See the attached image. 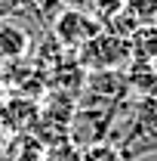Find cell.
Segmentation results:
<instances>
[{
    "instance_id": "cell-1",
    "label": "cell",
    "mask_w": 157,
    "mask_h": 161,
    "mask_svg": "<svg viewBox=\"0 0 157 161\" xmlns=\"http://www.w3.org/2000/svg\"><path fill=\"white\" fill-rule=\"evenodd\" d=\"M77 62L83 71H126L129 68V40L117 37L111 31H102L77 50Z\"/></svg>"
},
{
    "instance_id": "cell-2",
    "label": "cell",
    "mask_w": 157,
    "mask_h": 161,
    "mask_svg": "<svg viewBox=\"0 0 157 161\" xmlns=\"http://www.w3.org/2000/svg\"><path fill=\"white\" fill-rule=\"evenodd\" d=\"M49 31H53V37L59 40V47L65 53L68 50L77 53L80 47H86L96 34L105 31V25L80 6H62V13L49 22Z\"/></svg>"
},
{
    "instance_id": "cell-3",
    "label": "cell",
    "mask_w": 157,
    "mask_h": 161,
    "mask_svg": "<svg viewBox=\"0 0 157 161\" xmlns=\"http://www.w3.org/2000/svg\"><path fill=\"white\" fill-rule=\"evenodd\" d=\"M0 121L6 124V130L13 136H22V133H34L37 130V121H40V108L31 96H6L0 99Z\"/></svg>"
},
{
    "instance_id": "cell-4",
    "label": "cell",
    "mask_w": 157,
    "mask_h": 161,
    "mask_svg": "<svg viewBox=\"0 0 157 161\" xmlns=\"http://www.w3.org/2000/svg\"><path fill=\"white\" fill-rule=\"evenodd\" d=\"M31 47H34V34L19 19H0V65L22 62Z\"/></svg>"
},
{
    "instance_id": "cell-5",
    "label": "cell",
    "mask_w": 157,
    "mask_h": 161,
    "mask_svg": "<svg viewBox=\"0 0 157 161\" xmlns=\"http://www.w3.org/2000/svg\"><path fill=\"white\" fill-rule=\"evenodd\" d=\"M129 56L133 62H145L151 65V59L157 56V25H139L129 37Z\"/></svg>"
},
{
    "instance_id": "cell-6",
    "label": "cell",
    "mask_w": 157,
    "mask_h": 161,
    "mask_svg": "<svg viewBox=\"0 0 157 161\" xmlns=\"http://www.w3.org/2000/svg\"><path fill=\"white\" fill-rule=\"evenodd\" d=\"M123 6H126V0H86V6H83V9H86L89 16H96L102 25H108V22L114 19Z\"/></svg>"
},
{
    "instance_id": "cell-7",
    "label": "cell",
    "mask_w": 157,
    "mask_h": 161,
    "mask_svg": "<svg viewBox=\"0 0 157 161\" xmlns=\"http://www.w3.org/2000/svg\"><path fill=\"white\" fill-rule=\"evenodd\" d=\"M139 25H142V22H139L136 16H133V13H129L126 6H123V9H120L117 16H114V19H111L108 25H105V31H111V34H117V37L129 40V37H133V31H136Z\"/></svg>"
},
{
    "instance_id": "cell-8",
    "label": "cell",
    "mask_w": 157,
    "mask_h": 161,
    "mask_svg": "<svg viewBox=\"0 0 157 161\" xmlns=\"http://www.w3.org/2000/svg\"><path fill=\"white\" fill-rule=\"evenodd\" d=\"M80 161H120V149L114 142H93L86 149H80Z\"/></svg>"
},
{
    "instance_id": "cell-9",
    "label": "cell",
    "mask_w": 157,
    "mask_h": 161,
    "mask_svg": "<svg viewBox=\"0 0 157 161\" xmlns=\"http://www.w3.org/2000/svg\"><path fill=\"white\" fill-rule=\"evenodd\" d=\"M126 9L142 25H157V0H126Z\"/></svg>"
},
{
    "instance_id": "cell-10",
    "label": "cell",
    "mask_w": 157,
    "mask_h": 161,
    "mask_svg": "<svg viewBox=\"0 0 157 161\" xmlns=\"http://www.w3.org/2000/svg\"><path fill=\"white\" fill-rule=\"evenodd\" d=\"M43 161H80V149L71 140L56 142V146H46V158Z\"/></svg>"
},
{
    "instance_id": "cell-11",
    "label": "cell",
    "mask_w": 157,
    "mask_h": 161,
    "mask_svg": "<svg viewBox=\"0 0 157 161\" xmlns=\"http://www.w3.org/2000/svg\"><path fill=\"white\" fill-rule=\"evenodd\" d=\"M9 140H13V133H9V130H6V124L0 121V155L6 152V146H9Z\"/></svg>"
},
{
    "instance_id": "cell-12",
    "label": "cell",
    "mask_w": 157,
    "mask_h": 161,
    "mask_svg": "<svg viewBox=\"0 0 157 161\" xmlns=\"http://www.w3.org/2000/svg\"><path fill=\"white\" fill-rule=\"evenodd\" d=\"M151 68H154V75H157V56H154V59H151Z\"/></svg>"
},
{
    "instance_id": "cell-13",
    "label": "cell",
    "mask_w": 157,
    "mask_h": 161,
    "mask_svg": "<svg viewBox=\"0 0 157 161\" xmlns=\"http://www.w3.org/2000/svg\"><path fill=\"white\" fill-rule=\"evenodd\" d=\"M0 93H3V68H0Z\"/></svg>"
}]
</instances>
